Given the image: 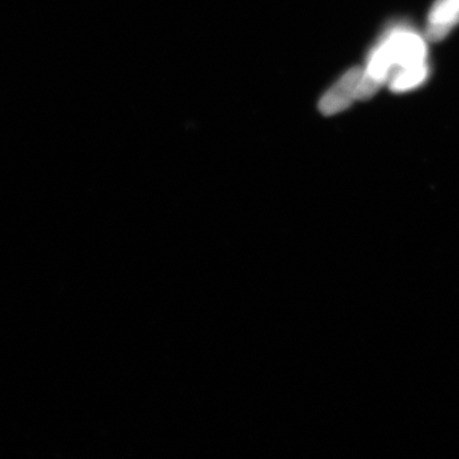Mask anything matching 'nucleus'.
Returning <instances> with one entry per match:
<instances>
[{
  "label": "nucleus",
  "mask_w": 459,
  "mask_h": 459,
  "mask_svg": "<svg viewBox=\"0 0 459 459\" xmlns=\"http://www.w3.org/2000/svg\"><path fill=\"white\" fill-rule=\"evenodd\" d=\"M378 45L385 51L388 59L392 62V76L395 72L404 70V68L422 65L427 63L426 39L409 28L392 29L382 38Z\"/></svg>",
  "instance_id": "1"
},
{
  "label": "nucleus",
  "mask_w": 459,
  "mask_h": 459,
  "mask_svg": "<svg viewBox=\"0 0 459 459\" xmlns=\"http://www.w3.org/2000/svg\"><path fill=\"white\" fill-rule=\"evenodd\" d=\"M363 68L353 67L326 91L319 102V110L325 115H334L346 110L351 103L358 100V91Z\"/></svg>",
  "instance_id": "2"
},
{
  "label": "nucleus",
  "mask_w": 459,
  "mask_h": 459,
  "mask_svg": "<svg viewBox=\"0 0 459 459\" xmlns=\"http://www.w3.org/2000/svg\"><path fill=\"white\" fill-rule=\"evenodd\" d=\"M459 24V0H436L428 17V41H443Z\"/></svg>",
  "instance_id": "3"
},
{
  "label": "nucleus",
  "mask_w": 459,
  "mask_h": 459,
  "mask_svg": "<svg viewBox=\"0 0 459 459\" xmlns=\"http://www.w3.org/2000/svg\"><path fill=\"white\" fill-rule=\"evenodd\" d=\"M429 73V67L428 63L395 72L389 79V89L394 91V93H405V91L414 90L419 85L426 82Z\"/></svg>",
  "instance_id": "4"
}]
</instances>
